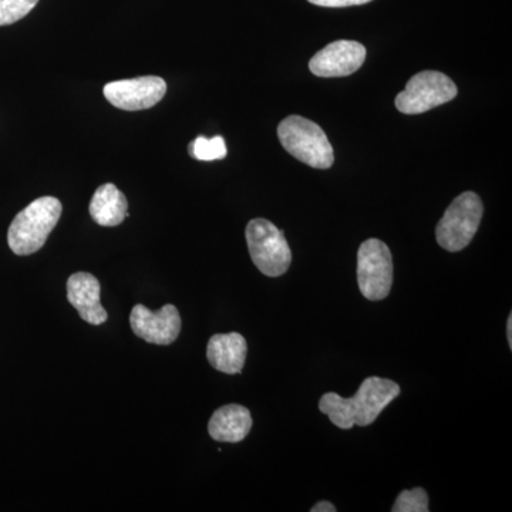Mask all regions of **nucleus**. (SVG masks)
<instances>
[{"mask_svg":"<svg viewBox=\"0 0 512 512\" xmlns=\"http://www.w3.org/2000/svg\"><path fill=\"white\" fill-rule=\"evenodd\" d=\"M393 512H429V495L424 488L404 490L394 501Z\"/></svg>","mask_w":512,"mask_h":512,"instance_id":"obj_16","label":"nucleus"},{"mask_svg":"<svg viewBox=\"0 0 512 512\" xmlns=\"http://www.w3.org/2000/svg\"><path fill=\"white\" fill-rule=\"evenodd\" d=\"M484 207L476 192H463L444 212L436 228V239L448 252H460L476 237Z\"/></svg>","mask_w":512,"mask_h":512,"instance_id":"obj_4","label":"nucleus"},{"mask_svg":"<svg viewBox=\"0 0 512 512\" xmlns=\"http://www.w3.org/2000/svg\"><path fill=\"white\" fill-rule=\"evenodd\" d=\"M507 339L510 343V349H512V315L508 316L507 320Z\"/></svg>","mask_w":512,"mask_h":512,"instance_id":"obj_20","label":"nucleus"},{"mask_svg":"<svg viewBox=\"0 0 512 512\" xmlns=\"http://www.w3.org/2000/svg\"><path fill=\"white\" fill-rule=\"evenodd\" d=\"M247 340L239 333H220L208 342L207 357L210 365L218 372L239 375L247 360Z\"/></svg>","mask_w":512,"mask_h":512,"instance_id":"obj_12","label":"nucleus"},{"mask_svg":"<svg viewBox=\"0 0 512 512\" xmlns=\"http://www.w3.org/2000/svg\"><path fill=\"white\" fill-rule=\"evenodd\" d=\"M100 282L96 276L87 272H77L67 281V299L80 318L90 325H103L109 315L100 302Z\"/></svg>","mask_w":512,"mask_h":512,"instance_id":"obj_11","label":"nucleus"},{"mask_svg":"<svg viewBox=\"0 0 512 512\" xmlns=\"http://www.w3.org/2000/svg\"><path fill=\"white\" fill-rule=\"evenodd\" d=\"M252 429V416L241 404H227L212 414L208 423L211 439L222 443H239Z\"/></svg>","mask_w":512,"mask_h":512,"instance_id":"obj_13","label":"nucleus"},{"mask_svg":"<svg viewBox=\"0 0 512 512\" xmlns=\"http://www.w3.org/2000/svg\"><path fill=\"white\" fill-rule=\"evenodd\" d=\"M308 2L322 8H349V6L366 5L372 0H308Z\"/></svg>","mask_w":512,"mask_h":512,"instance_id":"obj_18","label":"nucleus"},{"mask_svg":"<svg viewBox=\"0 0 512 512\" xmlns=\"http://www.w3.org/2000/svg\"><path fill=\"white\" fill-rule=\"evenodd\" d=\"M366 60V47L355 40H338L323 47L309 62L319 77H346L357 72Z\"/></svg>","mask_w":512,"mask_h":512,"instance_id":"obj_10","label":"nucleus"},{"mask_svg":"<svg viewBox=\"0 0 512 512\" xmlns=\"http://www.w3.org/2000/svg\"><path fill=\"white\" fill-rule=\"evenodd\" d=\"M130 323L138 338L153 345H171L181 332L180 312L174 305H165L157 312L136 305L131 311Z\"/></svg>","mask_w":512,"mask_h":512,"instance_id":"obj_9","label":"nucleus"},{"mask_svg":"<svg viewBox=\"0 0 512 512\" xmlns=\"http://www.w3.org/2000/svg\"><path fill=\"white\" fill-rule=\"evenodd\" d=\"M190 156L200 161H217L224 160L227 157V144L224 137L217 136L207 138L200 136L188 146Z\"/></svg>","mask_w":512,"mask_h":512,"instance_id":"obj_15","label":"nucleus"},{"mask_svg":"<svg viewBox=\"0 0 512 512\" xmlns=\"http://www.w3.org/2000/svg\"><path fill=\"white\" fill-rule=\"evenodd\" d=\"M103 93L104 97L117 109L147 110L164 99L167 83L158 76L136 77V79L107 83Z\"/></svg>","mask_w":512,"mask_h":512,"instance_id":"obj_8","label":"nucleus"},{"mask_svg":"<svg viewBox=\"0 0 512 512\" xmlns=\"http://www.w3.org/2000/svg\"><path fill=\"white\" fill-rule=\"evenodd\" d=\"M357 285L369 301H383L393 285V256L380 239H367L357 251Z\"/></svg>","mask_w":512,"mask_h":512,"instance_id":"obj_6","label":"nucleus"},{"mask_svg":"<svg viewBox=\"0 0 512 512\" xmlns=\"http://www.w3.org/2000/svg\"><path fill=\"white\" fill-rule=\"evenodd\" d=\"M62 202L55 197L37 198L16 215L10 224L8 244L16 255L35 254L43 248L50 232L62 217Z\"/></svg>","mask_w":512,"mask_h":512,"instance_id":"obj_2","label":"nucleus"},{"mask_svg":"<svg viewBox=\"0 0 512 512\" xmlns=\"http://www.w3.org/2000/svg\"><path fill=\"white\" fill-rule=\"evenodd\" d=\"M249 255L262 274L278 278L286 274L292 262V252L284 231L271 221L256 218L247 225Z\"/></svg>","mask_w":512,"mask_h":512,"instance_id":"obj_5","label":"nucleus"},{"mask_svg":"<svg viewBox=\"0 0 512 512\" xmlns=\"http://www.w3.org/2000/svg\"><path fill=\"white\" fill-rule=\"evenodd\" d=\"M39 0H0V26L13 25L26 18Z\"/></svg>","mask_w":512,"mask_h":512,"instance_id":"obj_17","label":"nucleus"},{"mask_svg":"<svg viewBox=\"0 0 512 512\" xmlns=\"http://www.w3.org/2000/svg\"><path fill=\"white\" fill-rule=\"evenodd\" d=\"M89 210L96 224L117 227L128 215L126 195L114 184H103L94 192Z\"/></svg>","mask_w":512,"mask_h":512,"instance_id":"obj_14","label":"nucleus"},{"mask_svg":"<svg viewBox=\"0 0 512 512\" xmlns=\"http://www.w3.org/2000/svg\"><path fill=\"white\" fill-rule=\"evenodd\" d=\"M312 512H336V507L329 501H320V503L313 505Z\"/></svg>","mask_w":512,"mask_h":512,"instance_id":"obj_19","label":"nucleus"},{"mask_svg":"<svg viewBox=\"0 0 512 512\" xmlns=\"http://www.w3.org/2000/svg\"><path fill=\"white\" fill-rule=\"evenodd\" d=\"M278 137L291 156L309 167L328 170L335 161L333 147L325 131L305 117H286L279 123Z\"/></svg>","mask_w":512,"mask_h":512,"instance_id":"obj_3","label":"nucleus"},{"mask_svg":"<svg viewBox=\"0 0 512 512\" xmlns=\"http://www.w3.org/2000/svg\"><path fill=\"white\" fill-rule=\"evenodd\" d=\"M400 394V386L382 377H367L360 384L355 396L325 393L319 400V410L329 417L336 427L350 430L353 426L366 427L375 423L380 413Z\"/></svg>","mask_w":512,"mask_h":512,"instance_id":"obj_1","label":"nucleus"},{"mask_svg":"<svg viewBox=\"0 0 512 512\" xmlns=\"http://www.w3.org/2000/svg\"><path fill=\"white\" fill-rule=\"evenodd\" d=\"M457 93L456 84L446 74L426 70L409 80L404 92L396 97V107L409 116L426 113L456 99Z\"/></svg>","mask_w":512,"mask_h":512,"instance_id":"obj_7","label":"nucleus"}]
</instances>
